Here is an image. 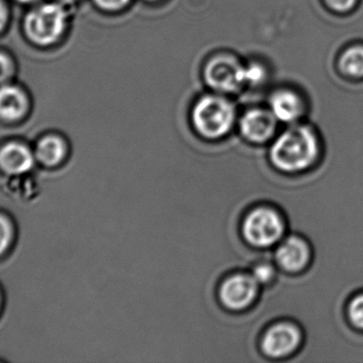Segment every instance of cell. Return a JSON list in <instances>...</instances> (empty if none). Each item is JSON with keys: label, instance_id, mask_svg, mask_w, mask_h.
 I'll use <instances>...</instances> for the list:
<instances>
[{"label": "cell", "instance_id": "1", "mask_svg": "<svg viewBox=\"0 0 363 363\" xmlns=\"http://www.w3.org/2000/svg\"><path fill=\"white\" fill-rule=\"evenodd\" d=\"M322 144L317 131L308 125L294 124L275 139L270 148L273 166L287 174H301L320 163Z\"/></svg>", "mask_w": 363, "mask_h": 363}, {"label": "cell", "instance_id": "2", "mask_svg": "<svg viewBox=\"0 0 363 363\" xmlns=\"http://www.w3.org/2000/svg\"><path fill=\"white\" fill-rule=\"evenodd\" d=\"M191 119L200 136L217 140L232 130L236 121V109L230 100L221 96L206 95L194 107Z\"/></svg>", "mask_w": 363, "mask_h": 363}, {"label": "cell", "instance_id": "3", "mask_svg": "<svg viewBox=\"0 0 363 363\" xmlns=\"http://www.w3.org/2000/svg\"><path fill=\"white\" fill-rule=\"evenodd\" d=\"M67 13L57 2L40 4L26 15L23 30L30 42L40 47L51 46L63 36L67 27Z\"/></svg>", "mask_w": 363, "mask_h": 363}, {"label": "cell", "instance_id": "4", "mask_svg": "<svg viewBox=\"0 0 363 363\" xmlns=\"http://www.w3.org/2000/svg\"><path fill=\"white\" fill-rule=\"evenodd\" d=\"M287 224L285 217L270 206L256 207L250 211L241 225L243 238L252 246L267 249L283 240Z\"/></svg>", "mask_w": 363, "mask_h": 363}, {"label": "cell", "instance_id": "5", "mask_svg": "<svg viewBox=\"0 0 363 363\" xmlns=\"http://www.w3.org/2000/svg\"><path fill=\"white\" fill-rule=\"evenodd\" d=\"M302 328L292 321H279L271 325L262 336L260 347L270 358L281 359L296 354L302 347Z\"/></svg>", "mask_w": 363, "mask_h": 363}, {"label": "cell", "instance_id": "6", "mask_svg": "<svg viewBox=\"0 0 363 363\" xmlns=\"http://www.w3.org/2000/svg\"><path fill=\"white\" fill-rule=\"evenodd\" d=\"M259 287L252 274L237 273L230 275L220 286V302L228 310H245L257 300Z\"/></svg>", "mask_w": 363, "mask_h": 363}, {"label": "cell", "instance_id": "7", "mask_svg": "<svg viewBox=\"0 0 363 363\" xmlns=\"http://www.w3.org/2000/svg\"><path fill=\"white\" fill-rule=\"evenodd\" d=\"M205 80L211 89L233 93L245 85V66L230 55H218L207 63Z\"/></svg>", "mask_w": 363, "mask_h": 363}, {"label": "cell", "instance_id": "8", "mask_svg": "<svg viewBox=\"0 0 363 363\" xmlns=\"http://www.w3.org/2000/svg\"><path fill=\"white\" fill-rule=\"evenodd\" d=\"M313 257L311 243L298 234L284 238L275 251L277 266L289 274H298L307 270L311 266Z\"/></svg>", "mask_w": 363, "mask_h": 363}, {"label": "cell", "instance_id": "9", "mask_svg": "<svg viewBox=\"0 0 363 363\" xmlns=\"http://www.w3.org/2000/svg\"><path fill=\"white\" fill-rule=\"evenodd\" d=\"M277 121L270 110L252 109L241 117V134L249 142L262 144L274 136Z\"/></svg>", "mask_w": 363, "mask_h": 363}, {"label": "cell", "instance_id": "10", "mask_svg": "<svg viewBox=\"0 0 363 363\" xmlns=\"http://www.w3.org/2000/svg\"><path fill=\"white\" fill-rule=\"evenodd\" d=\"M270 111L281 123H298L304 115L305 107L302 98L291 90H279L271 95Z\"/></svg>", "mask_w": 363, "mask_h": 363}, {"label": "cell", "instance_id": "11", "mask_svg": "<svg viewBox=\"0 0 363 363\" xmlns=\"http://www.w3.org/2000/svg\"><path fill=\"white\" fill-rule=\"evenodd\" d=\"M29 110L27 94L17 85H0V119L15 121L25 117Z\"/></svg>", "mask_w": 363, "mask_h": 363}, {"label": "cell", "instance_id": "12", "mask_svg": "<svg viewBox=\"0 0 363 363\" xmlns=\"http://www.w3.org/2000/svg\"><path fill=\"white\" fill-rule=\"evenodd\" d=\"M33 163V155L25 145L9 143L0 151V166L9 174H25L31 170Z\"/></svg>", "mask_w": 363, "mask_h": 363}, {"label": "cell", "instance_id": "13", "mask_svg": "<svg viewBox=\"0 0 363 363\" xmlns=\"http://www.w3.org/2000/svg\"><path fill=\"white\" fill-rule=\"evenodd\" d=\"M65 144L55 136H48L40 140L36 147L38 159L44 166H53L59 164L65 156Z\"/></svg>", "mask_w": 363, "mask_h": 363}, {"label": "cell", "instance_id": "14", "mask_svg": "<svg viewBox=\"0 0 363 363\" xmlns=\"http://www.w3.org/2000/svg\"><path fill=\"white\" fill-rule=\"evenodd\" d=\"M339 68L351 78H363V46L349 47L339 59Z\"/></svg>", "mask_w": 363, "mask_h": 363}, {"label": "cell", "instance_id": "15", "mask_svg": "<svg viewBox=\"0 0 363 363\" xmlns=\"http://www.w3.org/2000/svg\"><path fill=\"white\" fill-rule=\"evenodd\" d=\"M345 319L352 330L363 334V290L350 296L345 303Z\"/></svg>", "mask_w": 363, "mask_h": 363}, {"label": "cell", "instance_id": "16", "mask_svg": "<svg viewBox=\"0 0 363 363\" xmlns=\"http://www.w3.org/2000/svg\"><path fill=\"white\" fill-rule=\"evenodd\" d=\"M251 274L260 286L269 285L277 276V269L270 262H260L254 266Z\"/></svg>", "mask_w": 363, "mask_h": 363}, {"label": "cell", "instance_id": "17", "mask_svg": "<svg viewBox=\"0 0 363 363\" xmlns=\"http://www.w3.org/2000/svg\"><path fill=\"white\" fill-rule=\"evenodd\" d=\"M14 61L10 55L0 51V85L9 83L15 75Z\"/></svg>", "mask_w": 363, "mask_h": 363}, {"label": "cell", "instance_id": "18", "mask_svg": "<svg viewBox=\"0 0 363 363\" xmlns=\"http://www.w3.org/2000/svg\"><path fill=\"white\" fill-rule=\"evenodd\" d=\"M264 68L258 64H251L249 66H245V83L249 85H257L260 81L264 80Z\"/></svg>", "mask_w": 363, "mask_h": 363}, {"label": "cell", "instance_id": "19", "mask_svg": "<svg viewBox=\"0 0 363 363\" xmlns=\"http://www.w3.org/2000/svg\"><path fill=\"white\" fill-rule=\"evenodd\" d=\"M12 239V229L10 223L4 217H0V255L8 249Z\"/></svg>", "mask_w": 363, "mask_h": 363}, {"label": "cell", "instance_id": "20", "mask_svg": "<svg viewBox=\"0 0 363 363\" xmlns=\"http://www.w3.org/2000/svg\"><path fill=\"white\" fill-rule=\"evenodd\" d=\"M325 2L330 6V10L345 14V13H349L354 10L358 0H325Z\"/></svg>", "mask_w": 363, "mask_h": 363}, {"label": "cell", "instance_id": "21", "mask_svg": "<svg viewBox=\"0 0 363 363\" xmlns=\"http://www.w3.org/2000/svg\"><path fill=\"white\" fill-rule=\"evenodd\" d=\"M99 8L106 11H117L125 8L130 0H94Z\"/></svg>", "mask_w": 363, "mask_h": 363}, {"label": "cell", "instance_id": "22", "mask_svg": "<svg viewBox=\"0 0 363 363\" xmlns=\"http://www.w3.org/2000/svg\"><path fill=\"white\" fill-rule=\"evenodd\" d=\"M9 21V11L6 4L0 0V32L4 31Z\"/></svg>", "mask_w": 363, "mask_h": 363}, {"label": "cell", "instance_id": "23", "mask_svg": "<svg viewBox=\"0 0 363 363\" xmlns=\"http://www.w3.org/2000/svg\"><path fill=\"white\" fill-rule=\"evenodd\" d=\"M15 1L19 2L23 4H35V2L40 1V0H15Z\"/></svg>", "mask_w": 363, "mask_h": 363}, {"label": "cell", "instance_id": "24", "mask_svg": "<svg viewBox=\"0 0 363 363\" xmlns=\"http://www.w3.org/2000/svg\"><path fill=\"white\" fill-rule=\"evenodd\" d=\"M60 4H74V1H77V0H59Z\"/></svg>", "mask_w": 363, "mask_h": 363}, {"label": "cell", "instance_id": "25", "mask_svg": "<svg viewBox=\"0 0 363 363\" xmlns=\"http://www.w3.org/2000/svg\"><path fill=\"white\" fill-rule=\"evenodd\" d=\"M150 1H155V0H150Z\"/></svg>", "mask_w": 363, "mask_h": 363}]
</instances>
